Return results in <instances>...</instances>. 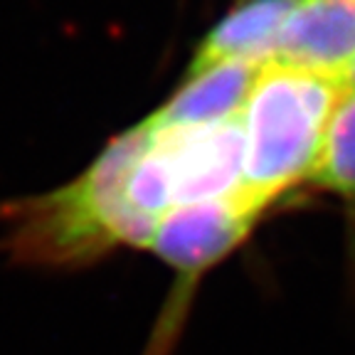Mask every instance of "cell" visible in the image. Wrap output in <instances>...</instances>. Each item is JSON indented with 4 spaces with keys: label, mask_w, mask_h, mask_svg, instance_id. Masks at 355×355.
Here are the masks:
<instances>
[{
    "label": "cell",
    "mask_w": 355,
    "mask_h": 355,
    "mask_svg": "<svg viewBox=\"0 0 355 355\" xmlns=\"http://www.w3.org/2000/svg\"><path fill=\"white\" fill-rule=\"evenodd\" d=\"M148 141L144 121L116 136L69 185L8 207V252L25 264L82 266L123 244L148 250L153 227L123 200L126 175Z\"/></svg>",
    "instance_id": "cell-1"
},
{
    "label": "cell",
    "mask_w": 355,
    "mask_h": 355,
    "mask_svg": "<svg viewBox=\"0 0 355 355\" xmlns=\"http://www.w3.org/2000/svg\"><path fill=\"white\" fill-rule=\"evenodd\" d=\"M345 96L338 74L261 64L242 109L244 173L234 200L244 210L261 217L309 180L328 123Z\"/></svg>",
    "instance_id": "cell-2"
},
{
    "label": "cell",
    "mask_w": 355,
    "mask_h": 355,
    "mask_svg": "<svg viewBox=\"0 0 355 355\" xmlns=\"http://www.w3.org/2000/svg\"><path fill=\"white\" fill-rule=\"evenodd\" d=\"M257 222L259 217L244 210L234 198L178 205L158 217L148 250L175 272L178 284L163 309L148 355L171 353L198 282L207 269L237 250Z\"/></svg>",
    "instance_id": "cell-3"
},
{
    "label": "cell",
    "mask_w": 355,
    "mask_h": 355,
    "mask_svg": "<svg viewBox=\"0 0 355 355\" xmlns=\"http://www.w3.org/2000/svg\"><path fill=\"white\" fill-rule=\"evenodd\" d=\"M150 153L166 173L171 207L234 198L244 173L242 114L205 126L150 128Z\"/></svg>",
    "instance_id": "cell-4"
},
{
    "label": "cell",
    "mask_w": 355,
    "mask_h": 355,
    "mask_svg": "<svg viewBox=\"0 0 355 355\" xmlns=\"http://www.w3.org/2000/svg\"><path fill=\"white\" fill-rule=\"evenodd\" d=\"M355 60V0H294L264 62L343 74Z\"/></svg>",
    "instance_id": "cell-5"
},
{
    "label": "cell",
    "mask_w": 355,
    "mask_h": 355,
    "mask_svg": "<svg viewBox=\"0 0 355 355\" xmlns=\"http://www.w3.org/2000/svg\"><path fill=\"white\" fill-rule=\"evenodd\" d=\"M261 64L264 62L244 57L222 62L198 77H190L163 109L146 119V123L150 128L205 126L239 116Z\"/></svg>",
    "instance_id": "cell-6"
},
{
    "label": "cell",
    "mask_w": 355,
    "mask_h": 355,
    "mask_svg": "<svg viewBox=\"0 0 355 355\" xmlns=\"http://www.w3.org/2000/svg\"><path fill=\"white\" fill-rule=\"evenodd\" d=\"M294 0H244L234 12L212 30L195 52L188 67V79L207 72L222 62L232 60H259L264 62V52L274 35L282 28Z\"/></svg>",
    "instance_id": "cell-7"
},
{
    "label": "cell",
    "mask_w": 355,
    "mask_h": 355,
    "mask_svg": "<svg viewBox=\"0 0 355 355\" xmlns=\"http://www.w3.org/2000/svg\"><path fill=\"white\" fill-rule=\"evenodd\" d=\"M309 183L343 198L355 212V94L338 104Z\"/></svg>",
    "instance_id": "cell-8"
},
{
    "label": "cell",
    "mask_w": 355,
    "mask_h": 355,
    "mask_svg": "<svg viewBox=\"0 0 355 355\" xmlns=\"http://www.w3.org/2000/svg\"><path fill=\"white\" fill-rule=\"evenodd\" d=\"M340 79H343V87L348 94H355V60L350 62V67L345 69L343 74H340Z\"/></svg>",
    "instance_id": "cell-9"
},
{
    "label": "cell",
    "mask_w": 355,
    "mask_h": 355,
    "mask_svg": "<svg viewBox=\"0 0 355 355\" xmlns=\"http://www.w3.org/2000/svg\"><path fill=\"white\" fill-rule=\"evenodd\" d=\"M242 3H244V0H242Z\"/></svg>",
    "instance_id": "cell-10"
}]
</instances>
